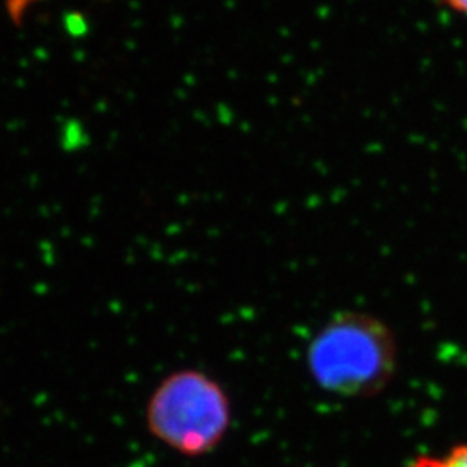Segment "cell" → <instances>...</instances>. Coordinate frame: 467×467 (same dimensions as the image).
I'll list each match as a JSON object with an SVG mask.
<instances>
[{
  "label": "cell",
  "instance_id": "1",
  "mask_svg": "<svg viewBox=\"0 0 467 467\" xmlns=\"http://www.w3.org/2000/svg\"><path fill=\"white\" fill-rule=\"evenodd\" d=\"M306 366L326 393L343 399L376 397L397 370V341L383 320L364 312H343L310 341Z\"/></svg>",
  "mask_w": 467,
  "mask_h": 467
},
{
  "label": "cell",
  "instance_id": "2",
  "mask_svg": "<svg viewBox=\"0 0 467 467\" xmlns=\"http://www.w3.org/2000/svg\"><path fill=\"white\" fill-rule=\"evenodd\" d=\"M233 424V403L225 388L200 368L168 374L150 393L146 426L160 443L184 457L217 451Z\"/></svg>",
  "mask_w": 467,
  "mask_h": 467
},
{
  "label": "cell",
  "instance_id": "3",
  "mask_svg": "<svg viewBox=\"0 0 467 467\" xmlns=\"http://www.w3.org/2000/svg\"><path fill=\"white\" fill-rule=\"evenodd\" d=\"M409 467H467V445H457L443 455H420Z\"/></svg>",
  "mask_w": 467,
  "mask_h": 467
},
{
  "label": "cell",
  "instance_id": "4",
  "mask_svg": "<svg viewBox=\"0 0 467 467\" xmlns=\"http://www.w3.org/2000/svg\"><path fill=\"white\" fill-rule=\"evenodd\" d=\"M443 2L455 13H461V15H466L467 16V0H443Z\"/></svg>",
  "mask_w": 467,
  "mask_h": 467
}]
</instances>
